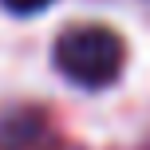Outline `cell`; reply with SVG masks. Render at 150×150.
Here are the masks:
<instances>
[{
    "instance_id": "1",
    "label": "cell",
    "mask_w": 150,
    "mask_h": 150,
    "mask_svg": "<svg viewBox=\"0 0 150 150\" xmlns=\"http://www.w3.org/2000/svg\"><path fill=\"white\" fill-rule=\"evenodd\" d=\"M127 63V47L111 28L83 24L55 40V67L79 87H111Z\"/></svg>"
},
{
    "instance_id": "2",
    "label": "cell",
    "mask_w": 150,
    "mask_h": 150,
    "mask_svg": "<svg viewBox=\"0 0 150 150\" xmlns=\"http://www.w3.org/2000/svg\"><path fill=\"white\" fill-rule=\"evenodd\" d=\"M0 4H4L8 12H20V16H28V12H40V8H47L52 0H0Z\"/></svg>"
}]
</instances>
